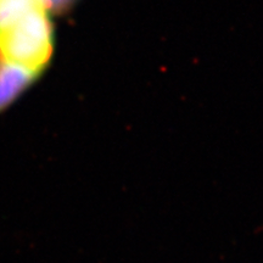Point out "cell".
Listing matches in <instances>:
<instances>
[{
	"instance_id": "cell-1",
	"label": "cell",
	"mask_w": 263,
	"mask_h": 263,
	"mask_svg": "<svg viewBox=\"0 0 263 263\" xmlns=\"http://www.w3.org/2000/svg\"><path fill=\"white\" fill-rule=\"evenodd\" d=\"M47 0H0V59H28L54 41Z\"/></svg>"
},
{
	"instance_id": "cell-2",
	"label": "cell",
	"mask_w": 263,
	"mask_h": 263,
	"mask_svg": "<svg viewBox=\"0 0 263 263\" xmlns=\"http://www.w3.org/2000/svg\"><path fill=\"white\" fill-rule=\"evenodd\" d=\"M38 78L21 68L0 65V114L14 104Z\"/></svg>"
},
{
	"instance_id": "cell-3",
	"label": "cell",
	"mask_w": 263,
	"mask_h": 263,
	"mask_svg": "<svg viewBox=\"0 0 263 263\" xmlns=\"http://www.w3.org/2000/svg\"><path fill=\"white\" fill-rule=\"evenodd\" d=\"M76 2H77V0H47L50 11L55 12L68 11V9H70Z\"/></svg>"
}]
</instances>
